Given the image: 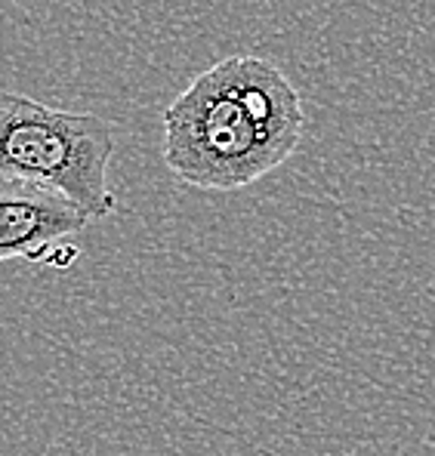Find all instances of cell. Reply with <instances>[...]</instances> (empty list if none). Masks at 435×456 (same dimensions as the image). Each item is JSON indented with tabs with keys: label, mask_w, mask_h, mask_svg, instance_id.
Masks as SVG:
<instances>
[{
	"label": "cell",
	"mask_w": 435,
	"mask_h": 456,
	"mask_svg": "<svg viewBox=\"0 0 435 456\" xmlns=\"http://www.w3.org/2000/svg\"><path fill=\"white\" fill-rule=\"evenodd\" d=\"M297 86L259 56L219 59L164 109V164L185 185L238 191L300 149Z\"/></svg>",
	"instance_id": "cell-1"
},
{
	"label": "cell",
	"mask_w": 435,
	"mask_h": 456,
	"mask_svg": "<svg viewBox=\"0 0 435 456\" xmlns=\"http://www.w3.org/2000/svg\"><path fill=\"white\" fill-rule=\"evenodd\" d=\"M111 126L99 114L65 111L0 90V176L62 194L90 219L118 210L109 185Z\"/></svg>",
	"instance_id": "cell-2"
},
{
	"label": "cell",
	"mask_w": 435,
	"mask_h": 456,
	"mask_svg": "<svg viewBox=\"0 0 435 456\" xmlns=\"http://www.w3.org/2000/svg\"><path fill=\"white\" fill-rule=\"evenodd\" d=\"M90 223L62 194L0 176V263L19 256L44 259L53 244L84 232Z\"/></svg>",
	"instance_id": "cell-3"
}]
</instances>
